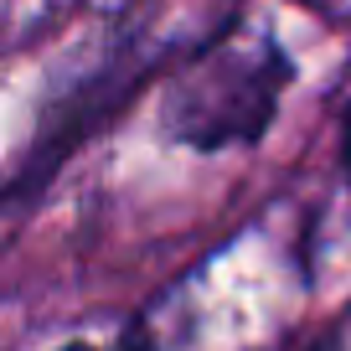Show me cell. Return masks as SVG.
I'll list each match as a JSON object with an SVG mask.
<instances>
[{"label":"cell","mask_w":351,"mask_h":351,"mask_svg":"<svg viewBox=\"0 0 351 351\" xmlns=\"http://www.w3.org/2000/svg\"><path fill=\"white\" fill-rule=\"evenodd\" d=\"M140 5L145 0L124 5L114 16V26H104V36L77 62L52 73L42 109H36V130L11 171V186H5L11 212L32 207L88 140H99L119 114H130V104L155 77L171 73L191 47L207 42V36L202 42H171L165 32H155V21H140Z\"/></svg>","instance_id":"1"},{"label":"cell","mask_w":351,"mask_h":351,"mask_svg":"<svg viewBox=\"0 0 351 351\" xmlns=\"http://www.w3.org/2000/svg\"><path fill=\"white\" fill-rule=\"evenodd\" d=\"M295 73V57L274 32L217 26L165 73L160 134L197 155L253 150L274 130Z\"/></svg>","instance_id":"2"},{"label":"cell","mask_w":351,"mask_h":351,"mask_svg":"<svg viewBox=\"0 0 351 351\" xmlns=\"http://www.w3.org/2000/svg\"><path fill=\"white\" fill-rule=\"evenodd\" d=\"M336 165H341V176L351 181V99L341 104V119H336Z\"/></svg>","instance_id":"3"},{"label":"cell","mask_w":351,"mask_h":351,"mask_svg":"<svg viewBox=\"0 0 351 351\" xmlns=\"http://www.w3.org/2000/svg\"><path fill=\"white\" fill-rule=\"evenodd\" d=\"M57 351H104V346H88V341H67V346H57ZM114 351H145V336L134 330V336H130V341H119Z\"/></svg>","instance_id":"4"},{"label":"cell","mask_w":351,"mask_h":351,"mask_svg":"<svg viewBox=\"0 0 351 351\" xmlns=\"http://www.w3.org/2000/svg\"><path fill=\"white\" fill-rule=\"evenodd\" d=\"M305 351H346V346H341V336H320L315 346H305Z\"/></svg>","instance_id":"5"}]
</instances>
